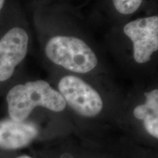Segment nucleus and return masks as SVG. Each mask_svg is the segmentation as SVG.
Listing matches in <instances>:
<instances>
[{"label": "nucleus", "mask_w": 158, "mask_h": 158, "mask_svg": "<svg viewBox=\"0 0 158 158\" xmlns=\"http://www.w3.org/2000/svg\"><path fill=\"white\" fill-rule=\"evenodd\" d=\"M7 102L10 117L17 122L26 121L38 106L60 112L67 105L62 94L43 80L13 86L7 94Z\"/></svg>", "instance_id": "nucleus-1"}, {"label": "nucleus", "mask_w": 158, "mask_h": 158, "mask_svg": "<svg viewBox=\"0 0 158 158\" xmlns=\"http://www.w3.org/2000/svg\"><path fill=\"white\" fill-rule=\"evenodd\" d=\"M45 51L53 63L76 73L90 72L98 63L93 50L76 37L58 35L51 37Z\"/></svg>", "instance_id": "nucleus-2"}, {"label": "nucleus", "mask_w": 158, "mask_h": 158, "mask_svg": "<svg viewBox=\"0 0 158 158\" xmlns=\"http://www.w3.org/2000/svg\"><path fill=\"white\" fill-rule=\"evenodd\" d=\"M59 92L77 113L85 117H94L101 112L103 102L94 89L76 76H66L59 82Z\"/></svg>", "instance_id": "nucleus-3"}, {"label": "nucleus", "mask_w": 158, "mask_h": 158, "mask_svg": "<svg viewBox=\"0 0 158 158\" xmlns=\"http://www.w3.org/2000/svg\"><path fill=\"white\" fill-rule=\"evenodd\" d=\"M124 33L133 45V57L138 64H144L151 59L158 50V16L141 18L127 23Z\"/></svg>", "instance_id": "nucleus-4"}, {"label": "nucleus", "mask_w": 158, "mask_h": 158, "mask_svg": "<svg viewBox=\"0 0 158 158\" xmlns=\"http://www.w3.org/2000/svg\"><path fill=\"white\" fill-rule=\"evenodd\" d=\"M29 36L21 27H13L0 40V82L11 78L16 67L24 59Z\"/></svg>", "instance_id": "nucleus-5"}, {"label": "nucleus", "mask_w": 158, "mask_h": 158, "mask_svg": "<svg viewBox=\"0 0 158 158\" xmlns=\"http://www.w3.org/2000/svg\"><path fill=\"white\" fill-rule=\"evenodd\" d=\"M38 135L35 124L11 119L0 120V149L14 150L26 147Z\"/></svg>", "instance_id": "nucleus-6"}, {"label": "nucleus", "mask_w": 158, "mask_h": 158, "mask_svg": "<svg viewBox=\"0 0 158 158\" xmlns=\"http://www.w3.org/2000/svg\"><path fill=\"white\" fill-rule=\"evenodd\" d=\"M145 103L138 105L134 108L133 115L136 118L143 120L148 114H158V90L146 92Z\"/></svg>", "instance_id": "nucleus-7"}, {"label": "nucleus", "mask_w": 158, "mask_h": 158, "mask_svg": "<svg viewBox=\"0 0 158 158\" xmlns=\"http://www.w3.org/2000/svg\"><path fill=\"white\" fill-rule=\"evenodd\" d=\"M143 0H113L114 6L118 13L130 15L139 8Z\"/></svg>", "instance_id": "nucleus-8"}, {"label": "nucleus", "mask_w": 158, "mask_h": 158, "mask_svg": "<svg viewBox=\"0 0 158 158\" xmlns=\"http://www.w3.org/2000/svg\"><path fill=\"white\" fill-rule=\"evenodd\" d=\"M143 126L150 135L158 138V114H148L143 119Z\"/></svg>", "instance_id": "nucleus-9"}, {"label": "nucleus", "mask_w": 158, "mask_h": 158, "mask_svg": "<svg viewBox=\"0 0 158 158\" xmlns=\"http://www.w3.org/2000/svg\"><path fill=\"white\" fill-rule=\"evenodd\" d=\"M4 4H5V0H0V11L3 7Z\"/></svg>", "instance_id": "nucleus-10"}, {"label": "nucleus", "mask_w": 158, "mask_h": 158, "mask_svg": "<svg viewBox=\"0 0 158 158\" xmlns=\"http://www.w3.org/2000/svg\"><path fill=\"white\" fill-rule=\"evenodd\" d=\"M16 158H32V157H29L28 155H22V156H20V157H18Z\"/></svg>", "instance_id": "nucleus-11"}]
</instances>
